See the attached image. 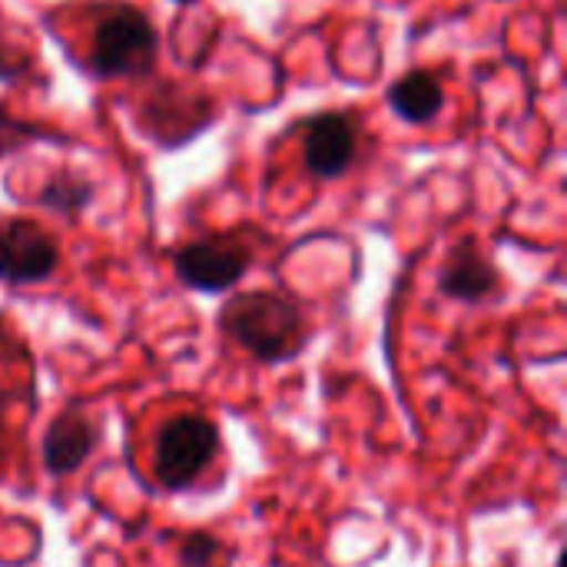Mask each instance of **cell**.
I'll return each mask as SVG.
<instances>
[{"label":"cell","mask_w":567,"mask_h":567,"mask_svg":"<svg viewBox=\"0 0 567 567\" xmlns=\"http://www.w3.org/2000/svg\"><path fill=\"white\" fill-rule=\"evenodd\" d=\"M392 113L409 126H429L445 106V83L432 70H409L389 86Z\"/></svg>","instance_id":"ba28073f"},{"label":"cell","mask_w":567,"mask_h":567,"mask_svg":"<svg viewBox=\"0 0 567 567\" xmlns=\"http://www.w3.org/2000/svg\"><path fill=\"white\" fill-rule=\"evenodd\" d=\"M173 269L196 292H223L246 276L249 249L236 239H196L173 256Z\"/></svg>","instance_id":"5b68a950"},{"label":"cell","mask_w":567,"mask_h":567,"mask_svg":"<svg viewBox=\"0 0 567 567\" xmlns=\"http://www.w3.org/2000/svg\"><path fill=\"white\" fill-rule=\"evenodd\" d=\"M93 199V183L73 169H60L50 176V183L40 189L37 203L50 213H60V216H76L80 209H86Z\"/></svg>","instance_id":"30bf717a"},{"label":"cell","mask_w":567,"mask_h":567,"mask_svg":"<svg viewBox=\"0 0 567 567\" xmlns=\"http://www.w3.org/2000/svg\"><path fill=\"white\" fill-rule=\"evenodd\" d=\"M93 429L80 412H63L43 435V465L53 475H70L83 465L93 449Z\"/></svg>","instance_id":"9c48e42d"},{"label":"cell","mask_w":567,"mask_h":567,"mask_svg":"<svg viewBox=\"0 0 567 567\" xmlns=\"http://www.w3.org/2000/svg\"><path fill=\"white\" fill-rule=\"evenodd\" d=\"M219 326L262 362L289 359L302 339V316L279 292L236 296L233 302H226Z\"/></svg>","instance_id":"7a4b0ae2"},{"label":"cell","mask_w":567,"mask_h":567,"mask_svg":"<svg viewBox=\"0 0 567 567\" xmlns=\"http://www.w3.org/2000/svg\"><path fill=\"white\" fill-rule=\"evenodd\" d=\"M56 243L30 219H10L0 226V282L33 286L56 272Z\"/></svg>","instance_id":"8992f818"},{"label":"cell","mask_w":567,"mask_h":567,"mask_svg":"<svg viewBox=\"0 0 567 567\" xmlns=\"http://www.w3.org/2000/svg\"><path fill=\"white\" fill-rule=\"evenodd\" d=\"M216 555H219V545L209 535H189L179 551V561L186 567H209Z\"/></svg>","instance_id":"8fae6325"},{"label":"cell","mask_w":567,"mask_h":567,"mask_svg":"<svg viewBox=\"0 0 567 567\" xmlns=\"http://www.w3.org/2000/svg\"><path fill=\"white\" fill-rule=\"evenodd\" d=\"M439 289L462 302H482L498 289V269L475 243H462L442 266Z\"/></svg>","instance_id":"52a82bcc"},{"label":"cell","mask_w":567,"mask_h":567,"mask_svg":"<svg viewBox=\"0 0 567 567\" xmlns=\"http://www.w3.org/2000/svg\"><path fill=\"white\" fill-rule=\"evenodd\" d=\"M176 3H196V0H176Z\"/></svg>","instance_id":"7c38bea8"},{"label":"cell","mask_w":567,"mask_h":567,"mask_svg":"<svg viewBox=\"0 0 567 567\" xmlns=\"http://www.w3.org/2000/svg\"><path fill=\"white\" fill-rule=\"evenodd\" d=\"M159 53V33L150 17L133 3L106 7L90 37V73L96 80H130L153 70Z\"/></svg>","instance_id":"6da1fadb"},{"label":"cell","mask_w":567,"mask_h":567,"mask_svg":"<svg viewBox=\"0 0 567 567\" xmlns=\"http://www.w3.org/2000/svg\"><path fill=\"white\" fill-rule=\"evenodd\" d=\"M359 156L355 120L342 110H326L302 120V163L316 179H339Z\"/></svg>","instance_id":"277c9868"},{"label":"cell","mask_w":567,"mask_h":567,"mask_svg":"<svg viewBox=\"0 0 567 567\" xmlns=\"http://www.w3.org/2000/svg\"><path fill=\"white\" fill-rule=\"evenodd\" d=\"M219 449V432L203 415L173 419L156 439V478L163 488L179 492L193 485Z\"/></svg>","instance_id":"3957f363"}]
</instances>
